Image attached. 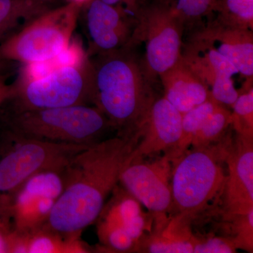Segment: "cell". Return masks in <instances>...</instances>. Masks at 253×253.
Wrapping results in <instances>:
<instances>
[{"instance_id": "31", "label": "cell", "mask_w": 253, "mask_h": 253, "mask_svg": "<svg viewBox=\"0 0 253 253\" xmlns=\"http://www.w3.org/2000/svg\"><path fill=\"white\" fill-rule=\"evenodd\" d=\"M16 65V63L11 62L4 59L0 53V73L6 72L9 69H14V66Z\"/></svg>"}, {"instance_id": "10", "label": "cell", "mask_w": 253, "mask_h": 253, "mask_svg": "<svg viewBox=\"0 0 253 253\" xmlns=\"http://www.w3.org/2000/svg\"><path fill=\"white\" fill-rule=\"evenodd\" d=\"M129 158L119 184L154 216V228L166 224L172 212V160L168 155Z\"/></svg>"}, {"instance_id": "18", "label": "cell", "mask_w": 253, "mask_h": 253, "mask_svg": "<svg viewBox=\"0 0 253 253\" xmlns=\"http://www.w3.org/2000/svg\"><path fill=\"white\" fill-rule=\"evenodd\" d=\"M191 221L171 215L164 225L154 228L141 241L136 253H194L197 236L193 233Z\"/></svg>"}, {"instance_id": "28", "label": "cell", "mask_w": 253, "mask_h": 253, "mask_svg": "<svg viewBox=\"0 0 253 253\" xmlns=\"http://www.w3.org/2000/svg\"><path fill=\"white\" fill-rule=\"evenodd\" d=\"M86 51L77 42H71L69 45L53 59L56 68L74 66L81 64L87 58Z\"/></svg>"}, {"instance_id": "30", "label": "cell", "mask_w": 253, "mask_h": 253, "mask_svg": "<svg viewBox=\"0 0 253 253\" xmlns=\"http://www.w3.org/2000/svg\"><path fill=\"white\" fill-rule=\"evenodd\" d=\"M11 84H7L3 76H0V106L8 101L11 95Z\"/></svg>"}, {"instance_id": "32", "label": "cell", "mask_w": 253, "mask_h": 253, "mask_svg": "<svg viewBox=\"0 0 253 253\" xmlns=\"http://www.w3.org/2000/svg\"><path fill=\"white\" fill-rule=\"evenodd\" d=\"M101 1H104V2L106 3V4L115 6V5L119 4L123 0H101Z\"/></svg>"}, {"instance_id": "7", "label": "cell", "mask_w": 253, "mask_h": 253, "mask_svg": "<svg viewBox=\"0 0 253 253\" xmlns=\"http://www.w3.org/2000/svg\"><path fill=\"white\" fill-rule=\"evenodd\" d=\"M95 222L103 252L136 253L154 229V218L118 183Z\"/></svg>"}, {"instance_id": "13", "label": "cell", "mask_w": 253, "mask_h": 253, "mask_svg": "<svg viewBox=\"0 0 253 253\" xmlns=\"http://www.w3.org/2000/svg\"><path fill=\"white\" fill-rule=\"evenodd\" d=\"M223 217L253 211V136L236 134L226 158Z\"/></svg>"}, {"instance_id": "29", "label": "cell", "mask_w": 253, "mask_h": 253, "mask_svg": "<svg viewBox=\"0 0 253 253\" xmlns=\"http://www.w3.org/2000/svg\"><path fill=\"white\" fill-rule=\"evenodd\" d=\"M12 231L13 229H10L7 223L0 219V253H9Z\"/></svg>"}, {"instance_id": "21", "label": "cell", "mask_w": 253, "mask_h": 253, "mask_svg": "<svg viewBox=\"0 0 253 253\" xmlns=\"http://www.w3.org/2000/svg\"><path fill=\"white\" fill-rule=\"evenodd\" d=\"M219 104V103L211 97L203 104L196 106L183 115L181 137L173 155L172 161L179 157L191 147L195 136L199 132L206 119Z\"/></svg>"}, {"instance_id": "22", "label": "cell", "mask_w": 253, "mask_h": 253, "mask_svg": "<svg viewBox=\"0 0 253 253\" xmlns=\"http://www.w3.org/2000/svg\"><path fill=\"white\" fill-rule=\"evenodd\" d=\"M231 125L232 113L219 104L195 136L191 147H203L217 142L226 135Z\"/></svg>"}, {"instance_id": "5", "label": "cell", "mask_w": 253, "mask_h": 253, "mask_svg": "<svg viewBox=\"0 0 253 253\" xmlns=\"http://www.w3.org/2000/svg\"><path fill=\"white\" fill-rule=\"evenodd\" d=\"M6 103L10 112L92 104L94 76L89 57L78 66L56 68L40 79H17Z\"/></svg>"}, {"instance_id": "11", "label": "cell", "mask_w": 253, "mask_h": 253, "mask_svg": "<svg viewBox=\"0 0 253 253\" xmlns=\"http://www.w3.org/2000/svg\"><path fill=\"white\" fill-rule=\"evenodd\" d=\"M63 188V170L39 172L24 181L11 193L6 208L13 229L27 233L44 226Z\"/></svg>"}, {"instance_id": "8", "label": "cell", "mask_w": 253, "mask_h": 253, "mask_svg": "<svg viewBox=\"0 0 253 253\" xmlns=\"http://www.w3.org/2000/svg\"><path fill=\"white\" fill-rule=\"evenodd\" d=\"M182 23L172 8L153 6L138 14L135 28L126 47H133L139 42H144L146 52L144 63L141 64L150 82L181 59Z\"/></svg>"}, {"instance_id": "24", "label": "cell", "mask_w": 253, "mask_h": 253, "mask_svg": "<svg viewBox=\"0 0 253 253\" xmlns=\"http://www.w3.org/2000/svg\"><path fill=\"white\" fill-rule=\"evenodd\" d=\"M230 224L232 240L236 249L253 252V211L224 218Z\"/></svg>"}, {"instance_id": "19", "label": "cell", "mask_w": 253, "mask_h": 253, "mask_svg": "<svg viewBox=\"0 0 253 253\" xmlns=\"http://www.w3.org/2000/svg\"><path fill=\"white\" fill-rule=\"evenodd\" d=\"M81 236H64L46 226L27 233L15 231L12 253H90Z\"/></svg>"}, {"instance_id": "17", "label": "cell", "mask_w": 253, "mask_h": 253, "mask_svg": "<svg viewBox=\"0 0 253 253\" xmlns=\"http://www.w3.org/2000/svg\"><path fill=\"white\" fill-rule=\"evenodd\" d=\"M159 77L164 88V97L182 116L212 97L209 86L184 62L182 56Z\"/></svg>"}, {"instance_id": "33", "label": "cell", "mask_w": 253, "mask_h": 253, "mask_svg": "<svg viewBox=\"0 0 253 253\" xmlns=\"http://www.w3.org/2000/svg\"><path fill=\"white\" fill-rule=\"evenodd\" d=\"M89 0H73L72 2L76 3L80 6H81L82 4H86V2H88Z\"/></svg>"}, {"instance_id": "4", "label": "cell", "mask_w": 253, "mask_h": 253, "mask_svg": "<svg viewBox=\"0 0 253 253\" xmlns=\"http://www.w3.org/2000/svg\"><path fill=\"white\" fill-rule=\"evenodd\" d=\"M4 122L10 135L51 142L91 145L112 127L109 120L89 105L8 112Z\"/></svg>"}, {"instance_id": "20", "label": "cell", "mask_w": 253, "mask_h": 253, "mask_svg": "<svg viewBox=\"0 0 253 253\" xmlns=\"http://www.w3.org/2000/svg\"><path fill=\"white\" fill-rule=\"evenodd\" d=\"M48 10L42 0H0V44Z\"/></svg>"}, {"instance_id": "26", "label": "cell", "mask_w": 253, "mask_h": 253, "mask_svg": "<svg viewBox=\"0 0 253 253\" xmlns=\"http://www.w3.org/2000/svg\"><path fill=\"white\" fill-rule=\"evenodd\" d=\"M236 248L229 237L208 235L197 236L194 253H236Z\"/></svg>"}, {"instance_id": "23", "label": "cell", "mask_w": 253, "mask_h": 253, "mask_svg": "<svg viewBox=\"0 0 253 253\" xmlns=\"http://www.w3.org/2000/svg\"><path fill=\"white\" fill-rule=\"evenodd\" d=\"M232 126L236 134L253 136V89L249 85L232 105Z\"/></svg>"}, {"instance_id": "1", "label": "cell", "mask_w": 253, "mask_h": 253, "mask_svg": "<svg viewBox=\"0 0 253 253\" xmlns=\"http://www.w3.org/2000/svg\"><path fill=\"white\" fill-rule=\"evenodd\" d=\"M141 131L99 141L82 150L63 170V188L44 226L81 236L96 221L135 149Z\"/></svg>"}, {"instance_id": "15", "label": "cell", "mask_w": 253, "mask_h": 253, "mask_svg": "<svg viewBox=\"0 0 253 253\" xmlns=\"http://www.w3.org/2000/svg\"><path fill=\"white\" fill-rule=\"evenodd\" d=\"M245 77L253 79V36L249 28L222 23H212L199 33Z\"/></svg>"}, {"instance_id": "27", "label": "cell", "mask_w": 253, "mask_h": 253, "mask_svg": "<svg viewBox=\"0 0 253 253\" xmlns=\"http://www.w3.org/2000/svg\"><path fill=\"white\" fill-rule=\"evenodd\" d=\"M217 0H176V6L172 8L181 21L198 18L209 12Z\"/></svg>"}, {"instance_id": "3", "label": "cell", "mask_w": 253, "mask_h": 253, "mask_svg": "<svg viewBox=\"0 0 253 253\" xmlns=\"http://www.w3.org/2000/svg\"><path fill=\"white\" fill-rule=\"evenodd\" d=\"M232 140L230 135H225L207 146L189 148L173 160L172 215L192 221L220 197Z\"/></svg>"}, {"instance_id": "14", "label": "cell", "mask_w": 253, "mask_h": 253, "mask_svg": "<svg viewBox=\"0 0 253 253\" xmlns=\"http://www.w3.org/2000/svg\"><path fill=\"white\" fill-rule=\"evenodd\" d=\"M182 114L163 96L155 99L144 126L141 136L130 159L154 157L159 154L172 158L181 134Z\"/></svg>"}, {"instance_id": "9", "label": "cell", "mask_w": 253, "mask_h": 253, "mask_svg": "<svg viewBox=\"0 0 253 253\" xmlns=\"http://www.w3.org/2000/svg\"><path fill=\"white\" fill-rule=\"evenodd\" d=\"M11 137L16 144L0 160V191L8 194L38 173L63 170L78 152L90 146Z\"/></svg>"}, {"instance_id": "25", "label": "cell", "mask_w": 253, "mask_h": 253, "mask_svg": "<svg viewBox=\"0 0 253 253\" xmlns=\"http://www.w3.org/2000/svg\"><path fill=\"white\" fill-rule=\"evenodd\" d=\"M224 22L238 27L252 29L253 0H225Z\"/></svg>"}, {"instance_id": "16", "label": "cell", "mask_w": 253, "mask_h": 253, "mask_svg": "<svg viewBox=\"0 0 253 253\" xmlns=\"http://www.w3.org/2000/svg\"><path fill=\"white\" fill-rule=\"evenodd\" d=\"M182 59L211 87L212 94L231 83L232 76L239 73L235 66L199 33L187 46Z\"/></svg>"}, {"instance_id": "12", "label": "cell", "mask_w": 253, "mask_h": 253, "mask_svg": "<svg viewBox=\"0 0 253 253\" xmlns=\"http://www.w3.org/2000/svg\"><path fill=\"white\" fill-rule=\"evenodd\" d=\"M83 14V26L88 41L86 56L126 47L136 26L125 11L101 0H89Z\"/></svg>"}, {"instance_id": "2", "label": "cell", "mask_w": 253, "mask_h": 253, "mask_svg": "<svg viewBox=\"0 0 253 253\" xmlns=\"http://www.w3.org/2000/svg\"><path fill=\"white\" fill-rule=\"evenodd\" d=\"M94 76L92 104L120 135L141 131L155 101L141 62L131 47L89 58Z\"/></svg>"}, {"instance_id": "6", "label": "cell", "mask_w": 253, "mask_h": 253, "mask_svg": "<svg viewBox=\"0 0 253 253\" xmlns=\"http://www.w3.org/2000/svg\"><path fill=\"white\" fill-rule=\"evenodd\" d=\"M81 6L71 2L43 13L0 44L1 56L22 65L54 59L71 43Z\"/></svg>"}]
</instances>
